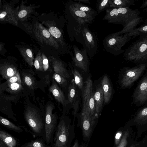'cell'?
I'll return each instance as SVG.
<instances>
[{
	"label": "cell",
	"mask_w": 147,
	"mask_h": 147,
	"mask_svg": "<svg viewBox=\"0 0 147 147\" xmlns=\"http://www.w3.org/2000/svg\"><path fill=\"white\" fill-rule=\"evenodd\" d=\"M0 147H7L5 144L1 140H0Z\"/></svg>",
	"instance_id": "f6af8a7d"
},
{
	"label": "cell",
	"mask_w": 147,
	"mask_h": 147,
	"mask_svg": "<svg viewBox=\"0 0 147 147\" xmlns=\"http://www.w3.org/2000/svg\"><path fill=\"white\" fill-rule=\"evenodd\" d=\"M129 133L127 130L124 132L117 147H125L127 144V139Z\"/></svg>",
	"instance_id": "f35d334b"
},
{
	"label": "cell",
	"mask_w": 147,
	"mask_h": 147,
	"mask_svg": "<svg viewBox=\"0 0 147 147\" xmlns=\"http://www.w3.org/2000/svg\"><path fill=\"white\" fill-rule=\"evenodd\" d=\"M135 121L140 125L147 123V107L143 108L138 112L135 118Z\"/></svg>",
	"instance_id": "4dcf8cb0"
},
{
	"label": "cell",
	"mask_w": 147,
	"mask_h": 147,
	"mask_svg": "<svg viewBox=\"0 0 147 147\" xmlns=\"http://www.w3.org/2000/svg\"><path fill=\"white\" fill-rule=\"evenodd\" d=\"M19 50L27 63L31 67L34 65V57L31 50L29 49L24 47L20 48Z\"/></svg>",
	"instance_id": "83f0119b"
},
{
	"label": "cell",
	"mask_w": 147,
	"mask_h": 147,
	"mask_svg": "<svg viewBox=\"0 0 147 147\" xmlns=\"http://www.w3.org/2000/svg\"><path fill=\"white\" fill-rule=\"evenodd\" d=\"M24 117L28 125L35 133L40 134L43 128V123L41 118L34 109L28 108L25 110Z\"/></svg>",
	"instance_id": "5bb4252c"
},
{
	"label": "cell",
	"mask_w": 147,
	"mask_h": 147,
	"mask_svg": "<svg viewBox=\"0 0 147 147\" xmlns=\"http://www.w3.org/2000/svg\"><path fill=\"white\" fill-rule=\"evenodd\" d=\"M0 140L2 141L7 147H15L17 144L16 139L3 130H1L0 131Z\"/></svg>",
	"instance_id": "484cf974"
},
{
	"label": "cell",
	"mask_w": 147,
	"mask_h": 147,
	"mask_svg": "<svg viewBox=\"0 0 147 147\" xmlns=\"http://www.w3.org/2000/svg\"><path fill=\"white\" fill-rule=\"evenodd\" d=\"M42 24L46 26V29L60 45L64 53H69L71 57L73 53L71 50V46L65 42L62 31L57 27L55 22L48 20L43 21Z\"/></svg>",
	"instance_id": "30bf717a"
},
{
	"label": "cell",
	"mask_w": 147,
	"mask_h": 147,
	"mask_svg": "<svg viewBox=\"0 0 147 147\" xmlns=\"http://www.w3.org/2000/svg\"><path fill=\"white\" fill-rule=\"evenodd\" d=\"M68 65L73 76L75 83L81 92L83 89L84 85L82 75L79 70V69L71 63L69 62Z\"/></svg>",
	"instance_id": "603a6c76"
},
{
	"label": "cell",
	"mask_w": 147,
	"mask_h": 147,
	"mask_svg": "<svg viewBox=\"0 0 147 147\" xmlns=\"http://www.w3.org/2000/svg\"><path fill=\"white\" fill-rule=\"evenodd\" d=\"M7 84L15 83L21 84V81L19 72L17 71L15 75L7 80Z\"/></svg>",
	"instance_id": "74e56055"
},
{
	"label": "cell",
	"mask_w": 147,
	"mask_h": 147,
	"mask_svg": "<svg viewBox=\"0 0 147 147\" xmlns=\"http://www.w3.org/2000/svg\"><path fill=\"white\" fill-rule=\"evenodd\" d=\"M73 147H79L78 142V140H76Z\"/></svg>",
	"instance_id": "bcb514c9"
},
{
	"label": "cell",
	"mask_w": 147,
	"mask_h": 147,
	"mask_svg": "<svg viewBox=\"0 0 147 147\" xmlns=\"http://www.w3.org/2000/svg\"><path fill=\"white\" fill-rule=\"evenodd\" d=\"M138 0H109L110 8L129 7Z\"/></svg>",
	"instance_id": "4316f807"
},
{
	"label": "cell",
	"mask_w": 147,
	"mask_h": 147,
	"mask_svg": "<svg viewBox=\"0 0 147 147\" xmlns=\"http://www.w3.org/2000/svg\"><path fill=\"white\" fill-rule=\"evenodd\" d=\"M26 147H45L44 144L38 140L32 141L28 143Z\"/></svg>",
	"instance_id": "ab89813d"
},
{
	"label": "cell",
	"mask_w": 147,
	"mask_h": 147,
	"mask_svg": "<svg viewBox=\"0 0 147 147\" xmlns=\"http://www.w3.org/2000/svg\"><path fill=\"white\" fill-rule=\"evenodd\" d=\"M49 90L52 93L55 100L61 103L64 107L67 108L69 110V109L68 107L69 108H70L68 100L66 99L63 92L53 79L52 84L49 88Z\"/></svg>",
	"instance_id": "ac0fdd59"
},
{
	"label": "cell",
	"mask_w": 147,
	"mask_h": 147,
	"mask_svg": "<svg viewBox=\"0 0 147 147\" xmlns=\"http://www.w3.org/2000/svg\"><path fill=\"white\" fill-rule=\"evenodd\" d=\"M80 116L83 134L85 137L89 138L92 133L96 119L85 113L81 112Z\"/></svg>",
	"instance_id": "e0dca14e"
},
{
	"label": "cell",
	"mask_w": 147,
	"mask_h": 147,
	"mask_svg": "<svg viewBox=\"0 0 147 147\" xmlns=\"http://www.w3.org/2000/svg\"><path fill=\"white\" fill-rule=\"evenodd\" d=\"M24 83L30 88L33 89L35 85V81L33 78L29 75H25L23 77Z\"/></svg>",
	"instance_id": "8d00e7d4"
},
{
	"label": "cell",
	"mask_w": 147,
	"mask_h": 147,
	"mask_svg": "<svg viewBox=\"0 0 147 147\" xmlns=\"http://www.w3.org/2000/svg\"><path fill=\"white\" fill-rule=\"evenodd\" d=\"M22 89L21 84L15 83L7 84L6 90L10 93L15 94L19 92Z\"/></svg>",
	"instance_id": "836d02e7"
},
{
	"label": "cell",
	"mask_w": 147,
	"mask_h": 147,
	"mask_svg": "<svg viewBox=\"0 0 147 147\" xmlns=\"http://www.w3.org/2000/svg\"><path fill=\"white\" fill-rule=\"evenodd\" d=\"M52 78L56 82L60 85L66 86L67 84V79L56 73H54Z\"/></svg>",
	"instance_id": "d590c367"
},
{
	"label": "cell",
	"mask_w": 147,
	"mask_h": 147,
	"mask_svg": "<svg viewBox=\"0 0 147 147\" xmlns=\"http://www.w3.org/2000/svg\"><path fill=\"white\" fill-rule=\"evenodd\" d=\"M97 12L98 14L110 8L109 0H100L97 1Z\"/></svg>",
	"instance_id": "d6a6232c"
},
{
	"label": "cell",
	"mask_w": 147,
	"mask_h": 147,
	"mask_svg": "<svg viewBox=\"0 0 147 147\" xmlns=\"http://www.w3.org/2000/svg\"><path fill=\"white\" fill-rule=\"evenodd\" d=\"M132 39L128 33L119 35L116 32L105 37L103 40V45L107 52L117 56L125 52L122 47Z\"/></svg>",
	"instance_id": "277c9868"
},
{
	"label": "cell",
	"mask_w": 147,
	"mask_h": 147,
	"mask_svg": "<svg viewBox=\"0 0 147 147\" xmlns=\"http://www.w3.org/2000/svg\"><path fill=\"white\" fill-rule=\"evenodd\" d=\"M24 26L28 32L33 34L40 42L57 49H62L49 31L41 24L36 22L32 25L25 24Z\"/></svg>",
	"instance_id": "8992f818"
},
{
	"label": "cell",
	"mask_w": 147,
	"mask_h": 147,
	"mask_svg": "<svg viewBox=\"0 0 147 147\" xmlns=\"http://www.w3.org/2000/svg\"><path fill=\"white\" fill-rule=\"evenodd\" d=\"M133 147V146H131V147Z\"/></svg>",
	"instance_id": "681fc988"
},
{
	"label": "cell",
	"mask_w": 147,
	"mask_h": 147,
	"mask_svg": "<svg viewBox=\"0 0 147 147\" xmlns=\"http://www.w3.org/2000/svg\"><path fill=\"white\" fill-rule=\"evenodd\" d=\"M74 6L78 10L88 14L96 16L97 14V11L92 7L82 3L73 1Z\"/></svg>",
	"instance_id": "f1b7e54d"
},
{
	"label": "cell",
	"mask_w": 147,
	"mask_h": 147,
	"mask_svg": "<svg viewBox=\"0 0 147 147\" xmlns=\"http://www.w3.org/2000/svg\"><path fill=\"white\" fill-rule=\"evenodd\" d=\"M94 92L95 102V115L97 118L102 111L104 103L103 92L100 82L96 86Z\"/></svg>",
	"instance_id": "ffe728a7"
},
{
	"label": "cell",
	"mask_w": 147,
	"mask_h": 147,
	"mask_svg": "<svg viewBox=\"0 0 147 147\" xmlns=\"http://www.w3.org/2000/svg\"><path fill=\"white\" fill-rule=\"evenodd\" d=\"M0 123L2 125L14 131L20 133L23 131L20 127L16 125L8 120L1 116L0 117Z\"/></svg>",
	"instance_id": "f546056e"
},
{
	"label": "cell",
	"mask_w": 147,
	"mask_h": 147,
	"mask_svg": "<svg viewBox=\"0 0 147 147\" xmlns=\"http://www.w3.org/2000/svg\"><path fill=\"white\" fill-rule=\"evenodd\" d=\"M53 70L56 74L60 75L66 79H69L70 76L68 71L65 65L61 60L57 59L52 56L49 57Z\"/></svg>",
	"instance_id": "d6986e66"
},
{
	"label": "cell",
	"mask_w": 147,
	"mask_h": 147,
	"mask_svg": "<svg viewBox=\"0 0 147 147\" xmlns=\"http://www.w3.org/2000/svg\"><path fill=\"white\" fill-rule=\"evenodd\" d=\"M100 83L103 92L104 103L106 104L111 99L113 94L112 86L109 78L106 75L103 77Z\"/></svg>",
	"instance_id": "44dd1931"
},
{
	"label": "cell",
	"mask_w": 147,
	"mask_h": 147,
	"mask_svg": "<svg viewBox=\"0 0 147 147\" xmlns=\"http://www.w3.org/2000/svg\"><path fill=\"white\" fill-rule=\"evenodd\" d=\"M146 34H147V24H146L136 28L128 33L129 36L132 38L137 36Z\"/></svg>",
	"instance_id": "1f68e13d"
},
{
	"label": "cell",
	"mask_w": 147,
	"mask_h": 147,
	"mask_svg": "<svg viewBox=\"0 0 147 147\" xmlns=\"http://www.w3.org/2000/svg\"><path fill=\"white\" fill-rule=\"evenodd\" d=\"M147 7V0H144L142 3L140 7V8H144Z\"/></svg>",
	"instance_id": "ee69618b"
},
{
	"label": "cell",
	"mask_w": 147,
	"mask_h": 147,
	"mask_svg": "<svg viewBox=\"0 0 147 147\" xmlns=\"http://www.w3.org/2000/svg\"><path fill=\"white\" fill-rule=\"evenodd\" d=\"M105 11L103 20H107L109 23L121 24L123 27L131 20L139 16L141 13L138 9L129 7H110Z\"/></svg>",
	"instance_id": "7a4b0ae2"
},
{
	"label": "cell",
	"mask_w": 147,
	"mask_h": 147,
	"mask_svg": "<svg viewBox=\"0 0 147 147\" xmlns=\"http://www.w3.org/2000/svg\"><path fill=\"white\" fill-rule=\"evenodd\" d=\"M42 56L43 70L46 71L48 70L49 68L48 60L44 53H42Z\"/></svg>",
	"instance_id": "60d3db41"
},
{
	"label": "cell",
	"mask_w": 147,
	"mask_h": 147,
	"mask_svg": "<svg viewBox=\"0 0 147 147\" xmlns=\"http://www.w3.org/2000/svg\"><path fill=\"white\" fill-rule=\"evenodd\" d=\"M19 7L14 9L9 5L4 4L0 11V20L15 26L18 25L17 15Z\"/></svg>",
	"instance_id": "9a60e30c"
},
{
	"label": "cell",
	"mask_w": 147,
	"mask_h": 147,
	"mask_svg": "<svg viewBox=\"0 0 147 147\" xmlns=\"http://www.w3.org/2000/svg\"><path fill=\"white\" fill-rule=\"evenodd\" d=\"M73 54L71 57V63L85 73L89 71L90 60L85 49H80L76 45L73 46Z\"/></svg>",
	"instance_id": "7c38bea8"
},
{
	"label": "cell",
	"mask_w": 147,
	"mask_h": 147,
	"mask_svg": "<svg viewBox=\"0 0 147 147\" xmlns=\"http://www.w3.org/2000/svg\"><path fill=\"white\" fill-rule=\"evenodd\" d=\"M94 91L92 80L89 76L84 82V87L81 91L82 107L81 112L87 113L96 119Z\"/></svg>",
	"instance_id": "5b68a950"
},
{
	"label": "cell",
	"mask_w": 147,
	"mask_h": 147,
	"mask_svg": "<svg viewBox=\"0 0 147 147\" xmlns=\"http://www.w3.org/2000/svg\"><path fill=\"white\" fill-rule=\"evenodd\" d=\"M134 101L141 104L147 102V75L141 80L133 94Z\"/></svg>",
	"instance_id": "2e32d148"
},
{
	"label": "cell",
	"mask_w": 147,
	"mask_h": 147,
	"mask_svg": "<svg viewBox=\"0 0 147 147\" xmlns=\"http://www.w3.org/2000/svg\"><path fill=\"white\" fill-rule=\"evenodd\" d=\"M74 1L81 3H84L90 4V0H72Z\"/></svg>",
	"instance_id": "7bdbcfd3"
},
{
	"label": "cell",
	"mask_w": 147,
	"mask_h": 147,
	"mask_svg": "<svg viewBox=\"0 0 147 147\" xmlns=\"http://www.w3.org/2000/svg\"><path fill=\"white\" fill-rule=\"evenodd\" d=\"M146 65L140 64L133 67H126L125 72L121 76L120 84L123 88L130 87L145 70Z\"/></svg>",
	"instance_id": "9c48e42d"
},
{
	"label": "cell",
	"mask_w": 147,
	"mask_h": 147,
	"mask_svg": "<svg viewBox=\"0 0 147 147\" xmlns=\"http://www.w3.org/2000/svg\"><path fill=\"white\" fill-rule=\"evenodd\" d=\"M145 11L147 12V7L146 8H145Z\"/></svg>",
	"instance_id": "c3c4849f"
},
{
	"label": "cell",
	"mask_w": 147,
	"mask_h": 147,
	"mask_svg": "<svg viewBox=\"0 0 147 147\" xmlns=\"http://www.w3.org/2000/svg\"><path fill=\"white\" fill-rule=\"evenodd\" d=\"M17 71L16 67L10 63H5L0 65V74L7 80L15 75Z\"/></svg>",
	"instance_id": "cb8c5ba5"
},
{
	"label": "cell",
	"mask_w": 147,
	"mask_h": 147,
	"mask_svg": "<svg viewBox=\"0 0 147 147\" xmlns=\"http://www.w3.org/2000/svg\"><path fill=\"white\" fill-rule=\"evenodd\" d=\"M25 2L22 1L20 4L17 15L18 21H23L28 18L33 11L34 7L33 5L27 6L25 5Z\"/></svg>",
	"instance_id": "7402d4cb"
},
{
	"label": "cell",
	"mask_w": 147,
	"mask_h": 147,
	"mask_svg": "<svg viewBox=\"0 0 147 147\" xmlns=\"http://www.w3.org/2000/svg\"><path fill=\"white\" fill-rule=\"evenodd\" d=\"M123 57L126 61L147 65V34L141 36L125 50Z\"/></svg>",
	"instance_id": "3957f363"
},
{
	"label": "cell",
	"mask_w": 147,
	"mask_h": 147,
	"mask_svg": "<svg viewBox=\"0 0 147 147\" xmlns=\"http://www.w3.org/2000/svg\"><path fill=\"white\" fill-rule=\"evenodd\" d=\"M65 14L68 24V32L71 42L74 39L85 46L82 31L86 25L92 24L96 16L78 10L72 0L68 1L65 5Z\"/></svg>",
	"instance_id": "6da1fadb"
},
{
	"label": "cell",
	"mask_w": 147,
	"mask_h": 147,
	"mask_svg": "<svg viewBox=\"0 0 147 147\" xmlns=\"http://www.w3.org/2000/svg\"><path fill=\"white\" fill-rule=\"evenodd\" d=\"M68 118L62 116L56 127L53 147H67L70 134V124Z\"/></svg>",
	"instance_id": "52a82bcc"
},
{
	"label": "cell",
	"mask_w": 147,
	"mask_h": 147,
	"mask_svg": "<svg viewBox=\"0 0 147 147\" xmlns=\"http://www.w3.org/2000/svg\"><path fill=\"white\" fill-rule=\"evenodd\" d=\"M143 20L142 17L138 16L131 20L121 30L116 32L118 34L129 33L136 28V27Z\"/></svg>",
	"instance_id": "d4e9b609"
},
{
	"label": "cell",
	"mask_w": 147,
	"mask_h": 147,
	"mask_svg": "<svg viewBox=\"0 0 147 147\" xmlns=\"http://www.w3.org/2000/svg\"><path fill=\"white\" fill-rule=\"evenodd\" d=\"M80 92H81L76 84L74 79H72L68 88L67 100L70 108L73 109L74 122L80 109Z\"/></svg>",
	"instance_id": "4fadbf2b"
},
{
	"label": "cell",
	"mask_w": 147,
	"mask_h": 147,
	"mask_svg": "<svg viewBox=\"0 0 147 147\" xmlns=\"http://www.w3.org/2000/svg\"><path fill=\"white\" fill-rule=\"evenodd\" d=\"M122 132L121 131H118L116 133L115 139L116 145H117L119 144L122 136Z\"/></svg>",
	"instance_id": "b9f144b4"
},
{
	"label": "cell",
	"mask_w": 147,
	"mask_h": 147,
	"mask_svg": "<svg viewBox=\"0 0 147 147\" xmlns=\"http://www.w3.org/2000/svg\"><path fill=\"white\" fill-rule=\"evenodd\" d=\"M147 24V18H146V21L145 22V24Z\"/></svg>",
	"instance_id": "7dc6e473"
},
{
	"label": "cell",
	"mask_w": 147,
	"mask_h": 147,
	"mask_svg": "<svg viewBox=\"0 0 147 147\" xmlns=\"http://www.w3.org/2000/svg\"><path fill=\"white\" fill-rule=\"evenodd\" d=\"M54 107L53 104L51 103L46 107L45 129L46 141L47 143L52 140L57 123L58 116L56 114L52 113Z\"/></svg>",
	"instance_id": "8fae6325"
},
{
	"label": "cell",
	"mask_w": 147,
	"mask_h": 147,
	"mask_svg": "<svg viewBox=\"0 0 147 147\" xmlns=\"http://www.w3.org/2000/svg\"><path fill=\"white\" fill-rule=\"evenodd\" d=\"M34 65L36 69L38 71H42L43 70L42 56L40 51H39L34 62Z\"/></svg>",
	"instance_id": "e575fe53"
},
{
	"label": "cell",
	"mask_w": 147,
	"mask_h": 147,
	"mask_svg": "<svg viewBox=\"0 0 147 147\" xmlns=\"http://www.w3.org/2000/svg\"><path fill=\"white\" fill-rule=\"evenodd\" d=\"M89 25H86L83 27L82 33L85 43L84 48L86 49L90 58L92 60L98 51V41L96 33L90 29Z\"/></svg>",
	"instance_id": "ba28073f"
}]
</instances>
